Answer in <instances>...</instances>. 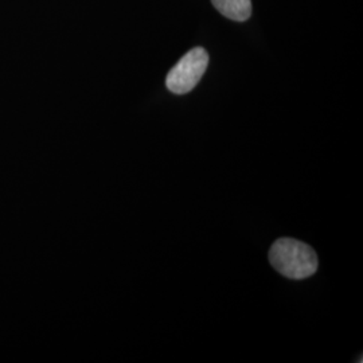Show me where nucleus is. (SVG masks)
<instances>
[{"label":"nucleus","instance_id":"nucleus-1","mask_svg":"<svg viewBox=\"0 0 363 363\" xmlns=\"http://www.w3.org/2000/svg\"><path fill=\"white\" fill-rule=\"evenodd\" d=\"M273 268L292 280H304L318 271V256L310 245L294 240L280 238L269 250Z\"/></svg>","mask_w":363,"mask_h":363},{"label":"nucleus","instance_id":"nucleus-2","mask_svg":"<svg viewBox=\"0 0 363 363\" xmlns=\"http://www.w3.org/2000/svg\"><path fill=\"white\" fill-rule=\"evenodd\" d=\"M208 65V54L202 48H195L184 54L181 61L171 69L166 79L169 91L175 94H186L193 91Z\"/></svg>","mask_w":363,"mask_h":363},{"label":"nucleus","instance_id":"nucleus-3","mask_svg":"<svg viewBox=\"0 0 363 363\" xmlns=\"http://www.w3.org/2000/svg\"><path fill=\"white\" fill-rule=\"evenodd\" d=\"M214 7L223 16L235 21L244 22L252 15V1L250 0H211Z\"/></svg>","mask_w":363,"mask_h":363}]
</instances>
